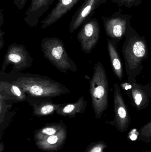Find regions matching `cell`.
Segmentation results:
<instances>
[{
    "instance_id": "obj_1",
    "label": "cell",
    "mask_w": 151,
    "mask_h": 152,
    "mask_svg": "<svg viewBox=\"0 0 151 152\" xmlns=\"http://www.w3.org/2000/svg\"><path fill=\"white\" fill-rule=\"evenodd\" d=\"M1 80L18 86L29 97L55 98L71 93L64 85L46 76L30 73H1Z\"/></svg>"
},
{
    "instance_id": "obj_2",
    "label": "cell",
    "mask_w": 151,
    "mask_h": 152,
    "mask_svg": "<svg viewBox=\"0 0 151 152\" xmlns=\"http://www.w3.org/2000/svg\"><path fill=\"white\" fill-rule=\"evenodd\" d=\"M126 40L122 47L129 83L137 81L136 78L143 69L142 62L148 59L149 50L145 38L134 30L127 28Z\"/></svg>"
},
{
    "instance_id": "obj_3",
    "label": "cell",
    "mask_w": 151,
    "mask_h": 152,
    "mask_svg": "<svg viewBox=\"0 0 151 152\" xmlns=\"http://www.w3.org/2000/svg\"><path fill=\"white\" fill-rule=\"evenodd\" d=\"M92 107L97 119L101 118L108 107L109 82L105 69L101 62L95 64L90 82Z\"/></svg>"
},
{
    "instance_id": "obj_4",
    "label": "cell",
    "mask_w": 151,
    "mask_h": 152,
    "mask_svg": "<svg viewBox=\"0 0 151 152\" xmlns=\"http://www.w3.org/2000/svg\"><path fill=\"white\" fill-rule=\"evenodd\" d=\"M40 46L44 58L61 73L78 71L76 64L69 57L61 39L56 37H44Z\"/></svg>"
},
{
    "instance_id": "obj_5",
    "label": "cell",
    "mask_w": 151,
    "mask_h": 152,
    "mask_svg": "<svg viewBox=\"0 0 151 152\" xmlns=\"http://www.w3.org/2000/svg\"><path fill=\"white\" fill-rule=\"evenodd\" d=\"M33 61L25 45L16 43L12 44L8 47L4 55L1 73H5L9 66L12 69L10 73H19L31 67Z\"/></svg>"
},
{
    "instance_id": "obj_6",
    "label": "cell",
    "mask_w": 151,
    "mask_h": 152,
    "mask_svg": "<svg viewBox=\"0 0 151 152\" xmlns=\"http://www.w3.org/2000/svg\"><path fill=\"white\" fill-rule=\"evenodd\" d=\"M113 110L114 119L106 123L114 126L121 133L127 131L131 122V117L118 83L114 84Z\"/></svg>"
},
{
    "instance_id": "obj_7",
    "label": "cell",
    "mask_w": 151,
    "mask_h": 152,
    "mask_svg": "<svg viewBox=\"0 0 151 152\" xmlns=\"http://www.w3.org/2000/svg\"><path fill=\"white\" fill-rule=\"evenodd\" d=\"M120 86L126 92L132 105L137 110H142L149 106L151 99L150 83L144 86L137 81L131 83L126 82L121 83Z\"/></svg>"
},
{
    "instance_id": "obj_8",
    "label": "cell",
    "mask_w": 151,
    "mask_h": 152,
    "mask_svg": "<svg viewBox=\"0 0 151 152\" xmlns=\"http://www.w3.org/2000/svg\"><path fill=\"white\" fill-rule=\"evenodd\" d=\"M100 37V26L95 18L90 19L82 25L77 35L82 50L87 54L91 53Z\"/></svg>"
},
{
    "instance_id": "obj_9",
    "label": "cell",
    "mask_w": 151,
    "mask_h": 152,
    "mask_svg": "<svg viewBox=\"0 0 151 152\" xmlns=\"http://www.w3.org/2000/svg\"><path fill=\"white\" fill-rule=\"evenodd\" d=\"M104 0H84L82 4L74 12L69 25L70 34L76 31L82 25L90 19L96 9Z\"/></svg>"
},
{
    "instance_id": "obj_10",
    "label": "cell",
    "mask_w": 151,
    "mask_h": 152,
    "mask_svg": "<svg viewBox=\"0 0 151 152\" xmlns=\"http://www.w3.org/2000/svg\"><path fill=\"white\" fill-rule=\"evenodd\" d=\"M27 102L33 108L34 115L38 117L52 115L66 103L56 104L51 98L42 97H28Z\"/></svg>"
},
{
    "instance_id": "obj_11",
    "label": "cell",
    "mask_w": 151,
    "mask_h": 152,
    "mask_svg": "<svg viewBox=\"0 0 151 152\" xmlns=\"http://www.w3.org/2000/svg\"><path fill=\"white\" fill-rule=\"evenodd\" d=\"M55 0H32L25 13L24 21L31 28L36 27L40 18L49 9Z\"/></svg>"
},
{
    "instance_id": "obj_12",
    "label": "cell",
    "mask_w": 151,
    "mask_h": 152,
    "mask_svg": "<svg viewBox=\"0 0 151 152\" xmlns=\"http://www.w3.org/2000/svg\"><path fill=\"white\" fill-rule=\"evenodd\" d=\"M80 1V0H58L54 8L41 22L42 29L47 28L57 22Z\"/></svg>"
},
{
    "instance_id": "obj_13",
    "label": "cell",
    "mask_w": 151,
    "mask_h": 152,
    "mask_svg": "<svg viewBox=\"0 0 151 152\" xmlns=\"http://www.w3.org/2000/svg\"><path fill=\"white\" fill-rule=\"evenodd\" d=\"M0 96L11 103L27 102L28 97L18 86L4 80L0 81Z\"/></svg>"
},
{
    "instance_id": "obj_14",
    "label": "cell",
    "mask_w": 151,
    "mask_h": 152,
    "mask_svg": "<svg viewBox=\"0 0 151 152\" xmlns=\"http://www.w3.org/2000/svg\"><path fill=\"white\" fill-rule=\"evenodd\" d=\"M105 29L107 36L118 44L120 42L126 32L127 26L125 20L120 18L103 19Z\"/></svg>"
},
{
    "instance_id": "obj_15",
    "label": "cell",
    "mask_w": 151,
    "mask_h": 152,
    "mask_svg": "<svg viewBox=\"0 0 151 152\" xmlns=\"http://www.w3.org/2000/svg\"><path fill=\"white\" fill-rule=\"evenodd\" d=\"M66 137L67 131L66 126H65L56 134L36 142V145L42 151H55L60 149L64 145Z\"/></svg>"
},
{
    "instance_id": "obj_16",
    "label": "cell",
    "mask_w": 151,
    "mask_h": 152,
    "mask_svg": "<svg viewBox=\"0 0 151 152\" xmlns=\"http://www.w3.org/2000/svg\"><path fill=\"white\" fill-rule=\"evenodd\" d=\"M107 49L111 61L112 69L116 76L121 80L124 75L123 64L118 50V44L115 41L107 39Z\"/></svg>"
},
{
    "instance_id": "obj_17",
    "label": "cell",
    "mask_w": 151,
    "mask_h": 152,
    "mask_svg": "<svg viewBox=\"0 0 151 152\" xmlns=\"http://www.w3.org/2000/svg\"><path fill=\"white\" fill-rule=\"evenodd\" d=\"M87 102L84 96H80L74 102L66 103L63 107L59 109L56 113L63 117L74 118L77 114L82 113L85 112Z\"/></svg>"
},
{
    "instance_id": "obj_18",
    "label": "cell",
    "mask_w": 151,
    "mask_h": 152,
    "mask_svg": "<svg viewBox=\"0 0 151 152\" xmlns=\"http://www.w3.org/2000/svg\"><path fill=\"white\" fill-rule=\"evenodd\" d=\"M65 124L61 121L58 123L47 124L44 126L36 130L35 133L34 138L35 142L43 140L50 136L53 135L58 133L64 126Z\"/></svg>"
},
{
    "instance_id": "obj_19",
    "label": "cell",
    "mask_w": 151,
    "mask_h": 152,
    "mask_svg": "<svg viewBox=\"0 0 151 152\" xmlns=\"http://www.w3.org/2000/svg\"><path fill=\"white\" fill-rule=\"evenodd\" d=\"M137 140L146 143L151 142V121L138 130Z\"/></svg>"
},
{
    "instance_id": "obj_20",
    "label": "cell",
    "mask_w": 151,
    "mask_h": 152,
    "mask_svg": "<svg viewBox=\"0 0 151 152\" xmlns=\"http://www.w3.org/2000/svg\"><path fill=\"white\" fill-rule=\"evenodd\" d=\"M108 145L103 141L93 142L89 145L85 152H105V150Z\"/></svg>"
},
{
    "instance_id": "obj_21",
    "label": "cell",
    "mask_w": 151,
    "mask_h": 152,
    "mask_svg": "<svg viewBox=\"0 0 151 152\" xmlns=\"http://www.w3.org/2000/svg\"><path fill=\"white\" fill-rule=\"evenodd\" d=\"M12 103L7 104L5 100L0 96V123L1 124L3 122L7 112L11 109Z\"/></svg>"
},
{
    "instance_id": "obj_22",
    "label": "cell",
    "mask_w": 151,
    "mask_h": 152,
    "mask_svg": "<svg viewBox=\"0 0 151 152\" xmlns=\"http://www.w3.org/2000/svg\"><path fill=\"white\" fill-rule=\"evenodd\" d=\"M28 0H13V4L19 10H23Z\"/></svg>"
},
{
    "instance_id": "obj_23",
    "label": "cell",
    "mask_w": 151,
    "mask_h": 152,
    "mask_svg": "<svg viewBox=\"0 0 151 152\" xmlns=\"http://www.w3.org/2000/svg\"><path fill=\"white\" fill-rule=\"evenodd\" d=\"M5 34V32L2 31L1 29L0 30V50H1L4 45V36Z\"/></svg>"
},
{
    "instance_id": "obj_24",
    "label": "cell",
    "mask_w": 151,
    "mask_h": 152,
    "mask_svg": "<svg viewBox=\"0 0 151 152\" xmlns=\"http://www.w3.org/2000/svg\"><path fill=\"white\" fill-rule=\"evenodd\" d=\"M4 24V16L3 14L2 10L1 9L0 11V27H1Z\"/></svg>"
},
{
    "instance_id": "obj_25",
    "label": "cell",
    "mask_w": 151,
    "mask_h": 152,
    "mask_svg": "<svg viewBox=\"0 0 151 152\" xmlns=\"http://www.w3.org/2000/svg\"><path fill=\"white\" fill-rule=\"evenodd\" d=\"M4 149V145L3 142H1L0 144V152H3Z\"/></svg>"
},
{
    "instance_id": "obj_26",
    "label": "cell",
    "mask_w": 151,
    "mask_h": 152,
    "mask_svg": "<svg viewBox=\"0 0 151 152\" xmlns=\"http://www.w3.org/2000/svg\"><path fill=\"white\" fill-rule=\"evenodd\" d=\"M141 152H151V150H145Z\"/></svg>"
},
{
    "instance_id": "obj_27",
    "label": "cell",
    "mask_w": 151,
    "mask_h": 152,
    "mask_svg": "<svg viewBox=\"0 0 151 152\" xmlns=\"http://www.w3.org/2000/svg\"><path fill=\"white\" fill-rule=\"evenodd\" d=\"M150 90L151 92V82H150Z\"/></svg>"
},
{
    "instance_id": "obj_28",
    "label": "cell",
    "mask_w": 151,
    "mask_h": 152,
    "mask_svg": "<svg viewBox=\"0 0 151 152\" xmlns=\"http://www.w3.org/2000/svg\"></svg>"
}]
</instances>
